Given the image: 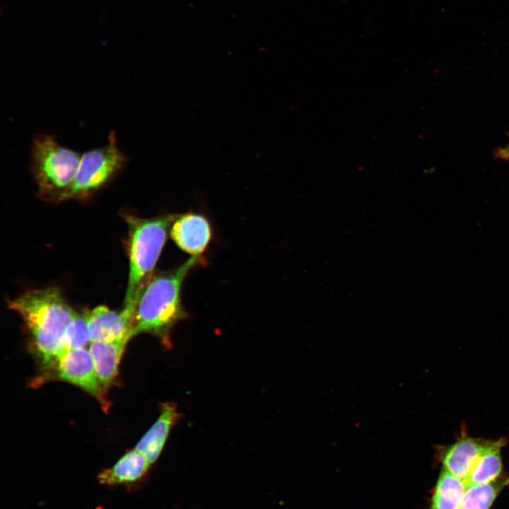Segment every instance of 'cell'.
<instances>
[{
  "instance_id": "obj_1",
  "label": "cell",
  "mask_w": 509,
  "mask_h": 509,
  "mask_svg": "<svg viewBox=\"0 0 509 509\" xmlns=\"http://www.w3.org/2000/svg\"><path fill=\"white\" fill-rule=\"evenodd\" d=\"M199 262L192 256L178 267L153 276L143 289L136 303L131 329V337L148 333L170 348L173 327L187 317L181 301L183 281Z\"/></svg>"
},
{
  "instance_id": "obj_2",
  "label": "cell",
  "mask_w": 509,
  "mask_h": 509,
  "mask_svg": "<svg viewBox=\"0 0 509 509\" xmlns=\"http://www.w3.org/2000/svg\"><path fill=\"white\" fill-rule=\"evenodd\" d=\"M8 305L23 319L42 361L54 362L66 328L76 313L60 291L52 287L30 290Z\"/></svg>"
},
{
  "instance_id": "obj_3",
  "label": "cell",
  "mask_w": 509,
  "mask_h": 509,
  "mask_svg": "<svg viewBox=\"0 0 509 509\" xmlns=\"http://www.w3.org/2000/svg\"><path fill=\"white\" fill-rule=\"evenodd\" d=\"M177 215L168 214L143 219L129 217V271L124 305H136L152 278V272Z\"/></svg>"
},
{
  "instance_id": "obj_4",
  "label": "cell",
  "mask_w": 509,
  "mask_h": 509,
  "mask_svg": "<svg viewBox=\"0 0 509 509\" xmlns=\"http://www.w3.org/2000/svg\"><path fill=\"white\" fill-rule=\"evenodd\" d=\"M81 154L62 146L51 134L34 137L30 151V170L40 192L65 199L76 177Z\"/></svg>"
},
{
  "instance_id": "obj_5",
  "label": "cell",
  "mask_w": 509,
  "mask_h": 509,
  "mask_svg": "<svg viewBox=\"0 0 509 509\" xmlns=\"http://www.w3.org/2000/svg\"><path fill=\"white\" fill-rule=\"evenodd\" d=\"M127 160L112 131L107 144L81 154L76 177L65 199L85 197L95 192L111 180Z\"/></svg>"
},
{
  "instance_id": "obj_6",
  "label": "cell",
  "mask_w": 509,
  "mask_h": 509,
  "mask_svg": "<svg viewBox=\"0 0 509 509\" xmlns=\"http://www.w3.org/2000/svg\"><path fill=\"white\" fill-rule=\"evenodd\" d=\"M136 305L126 304L120 311L100 305L86 314L90 342L132 338L131 329Z\"/></svg>"
},
{
  "instance_id": "obj_7",
  "label": "cell",
  "mask_w": 509,
  "mask_h": 509,
  "mask_svg": "<svg viewBox=\"0 0 509 509\" xmlns=\"http://www.w3.org/2000/svg\"><path fill=\"white\" fill-rule=\"evenodd\" d=\"M54 362L59 378L81 387L98 399L102 397V386L89 349L62 351Z\"/></svg>"
},
{
  "instance_id": "obj_8",
  "label": "cell",
  "mask_w": 509,
  "mask_h": 509,
  "mask_svg": "<svg viewBox=\"0 0 509 509\" xmlns=\"http://www.w3.org/2000/svg\"><path fill=\"white\" fill-rule=\"evenodd\" d=\"M492 441L474 438L465 433L452 445L442 447L443 468L465 481L473 467Z\"/></svg>"
},
{
  "instance_id": "obj_9",
  "label": "cell",
  "mask_w": 509,
  "mask_h": 509,
  "mask_svg": "<svg viewBox=\"0 0 509 509\" xmlns=\"http://www.w3.org/2000/svg\"><path fill=\"white\" fill-rule=\"evenodd\" d=\"M170 235L181 250L192 256H199L209 245L211 229L204 216L189 213L177 216Z\"/></svg>"
},
{
  "instance_id": "obj_10",
  "label": "cell",
  "mask_w": 509,
  "mask_h": 509,
  "mask_svg": "<svg viewBox=\"0 0 509 509\" xmlns=\"http://www.w3.org/2000/svg\"><path fill=\"white\" fill-rule=\"evenodd\" d=\"M151 464L135 448L126 452L110 468L101 470L97 476L103 486H134L146 476Z\"/></svg>"
},
{
  "instance_id": "obj_11",
  "label": "cell",
  "mask_w": 509,
  "mask_h": 509,
  "mask_svg": "<svg viewBox=\"0 0 509 509\" xmlns=\"http://www.w3.org/2000/svg\"><path fill=\"white\" fill-rule=\"evenodd\" d=\"M180 418V414L174 403H163L158 419L136 445L134 448L151 465L161 454L172 428Z\"/></svg>"
},
{
  "instance_id": "obj_12",
  "label": "cell",
  "mask_w": 509,
  "mask_h": 509,
  "mask_svg": "<svg viewBox=\"0 0 509 509\" xmlns=\"http://www.w3.org/2000/svg\"><path fill=\"white\" fill-rule=\"evenodd\" d=\"M129 340L124 339L112 341L90 342L89 351L102 387H109L115 379L124 348Z\"/></svg>"
},
{
  "instance_id": "obj_13",
  "label": "cell",
  "mask_w": 509,
  "mask_h": 509,
  "mask_svg": "<svg viewBox=\"0 0 509 509\" xmlns=\"http://www.w3.org/2000/svg\"><path fill=\"white\" fill-rule=\"evenodd\" d=\"M505 443L504 438L491 442L464 481L467 486L488 483L499 478L503 469L501 450Z\"/></svg>"
},
{
  "instance_id": "obj_14",
  "label": "cell",
  "mask_w": 509,
  "mask_h": 509,
  "mask_svg": "<svg viewBox=\"0 0 509 509\" xmlns=\"http://www.w3.org/2000/svg\"><path fill=\"white\" fill-rule=\"evenodd\" d=\"M467 488L465 481L442 469L431 509H459Z\"/></svg>"
},
{
  "instance_id": "obj_15",
  "label": "cell",
  "mask_w": 509,
  "mask_h": 509,
  "mask_svg": "<svg viewBox=\"0 0 509 509\" xmlns=\"http://www.w3.org/2000/svg\"><path fill=\"white\" fill-rule=\"evenodd\" d=\"M509 479L499 477L488 483L467 486L459 509H489Z\"/></svg>"
},
{
  "instance_id": "obj_16",
  "label": "cell",
  "mask_w": 509,
  "mask_h": 509,
  "mask_svg": "<svg viewBox=\"0 0 509 509\" xmlns=\"http://www.w3.org/2000/svg\"><path fill=\"white\" fill-rule=\"evenodd\" d=\"M90 344L86 316L76 312L64 333L61 351L84 349Z\"/></svg>"
},
{
  "instance_id": "obj_17",
  "label": "cell",
  "mask_w": 509,
  "mask_h": 509,
  "mask_svg": "<svg viewBox=\"0 0 509 509\" xmlns=\"http://www.w3.org/2000/svg\"><path fill=\"white\" fill-rule=\"evenodd\" d=\"M495 155L498 158L509 160V142L505 146L498 148Z\"/></svg>"
}]
</instances>
